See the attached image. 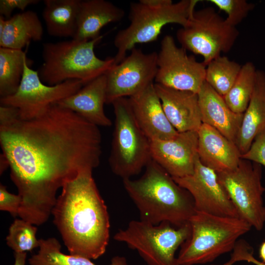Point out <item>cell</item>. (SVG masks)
<instances>
[{
	"mask_svg": "<svg viewBox=\"0 0 265 265\" xmlns=\"http://www.w3.org/2000/svg\"><path fill=\"white\" fill-rule=\"evenodd\" d=\"M102 140L98 126L56 103L29 119L20 118L15 107L0 106V144L21 198L18 216L45 223L63 184L99 166Z\"/></svg>",
	"mask_w": 265,
	"mask_h": 265,
	"instance_id": "6da1fadb",
	"label": "cell"
},
{
	"mask_svg": "<svg viewBox=\"0 0 265 265\" xmlns=\"http://www.w3.org/2000/svg\"><path fill=\"white\" fill-rule=\"evenodd\" d=\"M92 172L81 171L63 184L52 214L70 254L95 260L106 251L110 222Z\"/></svg>",
	"mask_w": 265,
	"mask_h": 265,
	"instance_id": "7a4b0ae2",
	"label": "cell"
},
{
	"mask_svg": "<svg viewBox=\"0 0 265 265\" xmlns=\"http://www.w3.org/2000/svg\"><path fill=\"white\" fill-rule=\"evenodd\" d=\"M142 221L157 225L168 222L181 227L196 213L190 193L152 159L139 179L123 180Z\"/></svg>",
	"mask_w": 265,
	"mask_h": 265,
	"instance_id": "3957f363",
	"label": "cell"
},
{
	"mask_svg": "<svg viewBox=\"0 0 265 265\" xmlns=\"http://www.w3.org/2000/svg\"><path fill=\"white\" fill-rule=\"evenodd\" d=\"M198 0H140L130 6L129 26L118 32L114 40L117 53L115 64L121 62L128 51L137 44L157 40L162 28L169 24L184 27L188 23Z\"/></svg>",
	"mask_w": 265,
	"mask_h": 265,
	"instance_id": "277c9868",
	"label": "cell"
},
{
	"mask_svg": "<svg viewBox=\"0 0 265 265\" xmlns=\"http://www.w3.org/2000/svg\"><path fill=\"white\" fill-rule=\"evenodd\" d=\"M103 37L101 35L89 41L72 39L43 44V62L37 71L41 81L54 85L78 80L85 85L105 74L115 65V62L114 57L104 60L95 55V46Z\"/></svg>",
	"mask_w": 265,
	"mask_h": 265,
	"instance_id": "5b68a950",
	"label": "cell"
},
{
	"mask_svg": "<svg viewBox=\"0 0 265 265\" xmlns=\"http://www.w3.org/2000/svg\"><path fill=\"white\" fill-rule=\"evenodd\" d=\"M191 233L181 246L177 257L180 265L205 264L234 248L240 237L252 227L237 217L196 212L189 221Z\"/></svg>",
	"mask_w": 265,
	"mask_h": 265,
	"instance_id": "8992f818",
	"label": "cell"
},
{
	"mask_svg": "<svg viewBox=\"0 0 265 265\" xmlns=\"http://www.w3.org/2000/svg\"><path fill=\"white\" fill-rule=\"evenodd\" d=\"M111 104L115 120L109 164L123 180L131 178L152 159L150 140L137 124L129 98L117 99Z\"/></svg>",
	"mask_w": 265,
	"mask_h": 265,
	"instance_id": "52a82bcc",
	"label": "cell"
},
{
	"mask_svg": "<svg viewBox=\"0 0 265 265\" xmlns=\"http://www.w3.org/2000/svg\"><path fill=\"white\" fill-rule=\"evenodd\" d=\"M190 233L189 222L175 227L168 222L154 225L139 219L120 229L114 239L136 250L148 265H180L175 252Z\"/></svg>",
	"mask_w": 265,
	"mask_h": 265,
	"instance_id": "ba28073f",
	"label": "cell"
},
{
	"mask_svg": "<svg viewBox=\"0 0 265 265\" xmlns=\"http://www.w3.org/2000/svg\"><path fill=\"white\" fill-rule=\"evenodd\" d=\"M238 35L236 27L228 24L211 7L195 11L187 25L176 34L181 47L201 55L206 66L221 53L229 52Z\"/></svg>",
	"mask_w": 265,
	"mask_h": 265,
	"instance_id": "9c48e42d",
	"label": "cell"
},
{
	"mask_svg": "<svg viewBox=\"0 0 265 265\" xmlns=\"http://www.w3.org/2000/svg\"><path fill=\"white\" fill-rule=\"evenodd\" d=\"M216 173L239 218L261 231L265 224V188L262 183V165L241 159L236 169Z\"/></svg>",
	"mask_w": 265,
	"mask_h": 265,
	"instance_id": "30bf717a",
	"label": "cell"
},
{
	"mask_svg": "<svg viewBox=\"0 0 265 265\" xmlns=\"http://www.w3.org/2000/svg\"><path fill=\"white\" fill-rule=\"evenodd\" d=\"M84 85L78 80L54 85L45 84L37 71L31 69L27 61L17 91L12 95L0 98V104L18 108L20 118L29 119L41 114L51 105L75 94Z\"/></svg>",
	"mask_w": 265,
	"mask_h": 265,
	"instance_id": "8fae6325",
	"label": "cell"
},
{
	"mask_svg": "<svg viewBox=\"0 0 265 265\" xmlns=\"http://www.w3.org/2000/svg\"><path fill=\"white\" fill-rule=\"evenodd\" d=\"M206 66L177 46L174 38L165 35L157 55L155 83L173 89L198 94L205 81Z\"/></svg>",
	"mask_w": 265,
	"mask_h": 265,
	"instance_id": "7c38bea8",
	"label": "cell"
},
{
	"mask_svg": "<svg viewBox=\"0 0 265 265\" xmlns=\"http://www.w3.org/2000/svg\"><path fill=\"white\" fill-rule=\"evenodd\" d=\"M156 52L144 53L135 47L119 63L106 73V104L115 100L130 97L154 83L157 71Z\"/></svg>",
	"mask_w": 265,
	"mask_h": 265,
	"instance_id": "4fadbf2b",
	"label": "cell"
},
{
	"mask_svg": "<svg viewBox=\"0 0 265 265\" xmlns=\"http://www.w3.org/2000/svg\"><path fill=\"white\" fill-rule=\"evenodd\" d=\"M173 178L190 193L196 212L239 218L237 210L219 181L216 173L203 165L198 156L192 174Z\"/></svg>",
	"mask_w": 265,
	"mask_h": 265,
	"instance_id": "5bb4252c",
	"label": "cell"
},
{
	"mask_svg": "<svg viewBox=\"0 0 265 265\" xmlns=\"http://www.w3.org/2000/svg\"><path fill=\"white\" fill-rule=\"evenodd\" d=\"M198 131L178 133L164 140H150L152 159L173 178L192 174L198 157Z\"/></svg>",
	"mask_w": 265,
	"mask_h": 265,
	"instance_id": "9a60e30c",
	"label": "cell"
},
{
	"mask_svg": "<svg viewBox=\"0 0 265 265\" xmlns=\"http://www.w3.org/2000/svg\"><path fill=\"white\" fill-rule=\"evenodd\" d=\"M128 98L137 124L150 140L168 139L178 133L165 114L154 83Z\"/></svg>",
	"mask_w": 265,
	"mask_h": 265,
	"instance_id": "2e32d148",
	"label": "cell"
},
{
	"mask_svg": "<svg viewBox=\"0 0 265 265\" xmlns=\"http://www.w3.org/2000/svg\"><path fill=\"white\" fill-rule=\"evenodd\" d=\"M165 114L178 132L198 131L202 124L198 94L154 83Z\"/></svg>",
	"mask_w": 265,
	"mask_h": 265,
	"instance_id": "e0dca14e",
	"label": "cell"
},
{
	"mask_svg": "<svg viewBox=\"0 0 265 265\" xmlns=\"http://www.w3.org/2000/svg\"><path fill=\"white\" fill-rule=\"evenodd\" d=\"M197 153L205 166L215 172L236 169L241 159L236 144L213 127L202 123L198 131Z\"/></svg>",
	"mask_w": 265,
	"mask_h": 265,
	"instance_id": "ac0fdd59",
	"label": "cell"
},
{
	"mask_svg": "<svg viewBox=\"0 0 265 265\" xmlns=\"http://www.w3.org/2000/svg\"><path fill=\"white\" fill-rule=\"evenodd\" d=\"M106 78L101 75L84 85L80 90L56 103L80 115L98 127H109L110 119L106 115Z\"/></svg>",
	"mask_w": 265,
	"mask_h": 265,
	"instance_id": "d6986e66",
	"label": "cell"
},
{
	"mask_svg": "<svg viewBox=\"0 0 265 265\" xmlns=\"http://www.w3.org/2000/svg\"><path fill=\"white\" fill-rule=\"evenodd\" d=\"M198 96L202 123L215 129L236 144L243 113L232 111L223 97L206 81Z\"/></svg>",
	"mask_w": 265,
	"mask_h": 265,
	"instance_id": "ffe728a7",
	"label": "cell"
},
{
	"mask_svg": "<svg viewBox=\"0 0 265 265\" xmlns=\"http://www.w3.org/2000/svg\"><path fill=\"white\" fill-rule=\"evenodd\" d=\"M124 10L105 0H85L80 3L77 29L72 39L89 41L98 38L102 28L121 20Z\"/></svg>",
	"mask_w": 265,
	"mask_h": 265,
	"instance_id": "44dd1931",
	"label": "cell"
},
{
	"mask_svg": "<svg viewBox=\"0 0 265 265\" xmlns=\"http://www.w3.org/2000/svg\"><path fill=\"white\" fill-rule=\"evenodd\" d=\"M265 130V72L257 71L255 88L236 141L241 155L246 152L256 136Z\"/></svg>",
	"mask_w": 265,
	"mask_h": 265,
	"instance_id": "7402d4cb",
	"label": "cell"
},
{
	"mask_svg": "<svg viewBox=\"0 0 265 265\" xmlns=\"http://www.w3.org/2000/svg\"><path fill=\"white\" fill-rule=\"evenodd\" d=\"M43 35V26L36 13L23 11L5 20L0 32V47L22 50L31 41L42 40Z\"/></svg>",
	"mask_w": 265,
	"mask_h": 265,
	"instance_id": "603a6c76",
	"label": "cell"
},
{
	"mask_svg": "<svg viewBox=\"0 0 265 265\" xmlns=\"http://www.w3.org/2000/svg\"><path fill=\"white\" fill-rule=\"evenodd\" d=\"M81 0H45L43 18L48 33L59 37L74 36Z\"/></svg>",
	"mask_w": 265,
	"mask_h": 265,
	"instance_id": "cb8c5ba5",
	"label": "cell"
},
{
	"mask_svg": "<svg viewBox=\"0 0 265 265\" xmlns=\"http://www.w3.org/2000/svg\"><path fill=\"white\" fill-rule=\"evenodd\" d=\"M39 249L37 253L29 259V265H97L90 259L63 253L61 245L54 238L39 239ZM109 265H128L124 257L115 256Z\"/></svg>",
	"mask_w": 265,
	"mask_h": 265,
	"instance_id": "d4e9b609",
	"label": "cell"
},
{
	"mask_svg": "<svg viewBox=\"0 0 265 265\" xmlns=\"http://www.w3.org/2000/svg\"><path fill=\"white\" fill-rule=\"evenodd\" d=\"M28 61L22 50L0 48V96L12 95L17 91Z\"/></svg>",
	"mask_w": 265,
	"mask_h": 265,
	"instance_id": "484cf974",
	"label": "cell"
},
{
	"mask_svg": "<svg viewBox=\"0 0 265 265\" xmlns=\"http://www.w3.org/2000/svg\"><path fill=\"white\" fill-rule=\"evenodd\" d=\"M256 69L251 62L241 66L240 72L229 92L223 97L234 112L243 113L253 94L256 80Z\"/></svg>",
	"mask_w": 265,
	"mask_h": 265,
	"instance_id": "4316f807",
	"label": "cell"
},
{
	"mask_svg": "<svg viewBox=\"0 0 265 265\" xmlns=\"http://www.w3.org/2000/svg\"><path fill=\"white\" fill-rule=\"evenodd\" d=\"M241 68L237 62L220 55L206 66L205 81L224 97L236 81Z\"/></svg>",
	"mask_w": 265,
	"mask_h": 265,
	"instance_id": "83f0119b",
	"label": "cell"
},
{
	"mask_svg": "<svg viewBox=\"0 0 265 265\" xmlns=\"http://www.w3.org/2000/svg\"><path fill=\"white\" fill-rule=\"evenodd\" d=\"M37 228L23 219H15L9 228L6 240L14 252H27L39 247Z\"/></svg>",
	"mask_w": 265,
	"mask_h": 265,
	"instance_id": "f1b7e54d",
	"label": "cell"
},
{
	"mask_svg": "<svg viewBox=\"0 0 265 265\" xmlns=\"http://www.w3.org/2000/svg\"><path fill=\"white\" fill-rule=\"evenodd\" d=\"M220 10L225 12L227 17L226 21L236 27L247 16L254 5L245 0H210Z\"/></svg>",
	"mask_w": 265,
	"mask_h": 265,
	"instance_id": "f546056e",
	"label": "cell"
},
{
	"mask_svg": "<svg viewBox=\"0 0 265 265\" xmlns=\"http://www.w3.org/2000/svg\"><path fill=\"white\" fill-rule=\"evenodd\" d=\"M241 159L265 166V130L256 136L248 151L241 155Z\"/></svg>",
	"mask_w": 265,
	"mask_h": 265,
	"instance_id": "4dcf8cb0",
	"label": "cell"
},
{
	"mask_svg": "<svg viewBox=\"0 0 265 265\" xmlns=\"http://www.w3.org/2000/svg\"><path fill=\"white\" fill-rule=\"evenodd\" d=\"M21 198L18 194L9 192L6 187L0 185V210L9 212L12 216H18Z\"/></svg>",
	"mask_w": 265,
	"mask_h": 265,
	"instance_id": "1f68e13d",
	"label": "cell"
},
{
	"mask_svg": "<svg viewBox=\"0 0 265 265\" xmlns=\"http://www.w3.org/2000/svg\"><path fill=\"white\" fill-rule=\"evenodd\" d=\"M231 258L235 263L245 261L255 265H265V263L258 260L253 256V250L245 240H238L233 250Z\"/></svg>",
	"mask_w": 265,
	"mask_h": 265,
	"instance_id": "d6a6232c",
	"label": "cell"
},
{
	"mask_svg": "<svg viewBox=\"0 0 265 265\" xmlns=\"http://www.w3.org/2000/svg\"><path fill=\"white\" fill-rule=\"evenodd\" d=\"M39 1L38 0H0V14L9 19L15 9L24 11L28 6Z\"/></svg>",
	"mask_w": 265,
	"mask_h": 265,
	"instance_id": "836d02e7",
	"label": "cell"
},
{
	"mask_svg": "<svg viewBox=\"0 0 265 265\" xmlns=\"http://www.w3.org/2000/svg\"><path fill=\"white\" fill-rule=\"evenodd\" d=\"M26 252H14L15 262L14 265H25Z\"/></svg>",
	"mask_w": 265,
	"mask_h": 265,
	"instance_id": "e575fe53",
	"label": "cell"
},
{
	"mask_svg": "<svg viewBox=\"0 0 265 265\" xmlns=\"http://www.w3.org/2000/svg\"><path fill=\"white\" fill-rule=\"evenodd\" d=\"M9 167V162L6 157L3 154H0V175Z\"/></svg>",
	"mask_w": 265,
	"mask_h": 265,
	"instance_id": "d590c367",
	"label": "cell"
},
{
	"mask_svg": "<svg viewBox=\"0 0 265 265\" xmlns=\"http://www.w3.org/2000/svg\"><path fill=\"white\" fill-rule=\"evenodd\" d=\"M259 257L261 262L265 263V241L262 242L259 248Z\"/></svg>",
	"mask_w": 265,
	"mask_h": 265,
	"instance_id": "8d00e7d4",
	"label": "cell"
},
{
	"mask_svg": "<svg viewBox=\"0 0 265 265\" xmlns=\"http://www.w3.org/2000/svg\"><path fill=\"white\" fill-rule=\"evenodd\" d=\"M235 262L231 258L230 259V260L222 265H233L234 264H235Z\"/></svg>",
	"mask_w": 265,
	"mask_h": 265,
	"instance_id": "74e56055",
	"label": "cell"
}]
</instances>
